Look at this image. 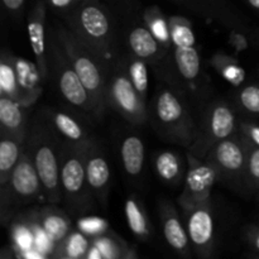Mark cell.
Returning a JSON list of instances; mask_svg holds the SVG:
<instances>
[{
  "label": "cell",
  "mask_w": 259,
  "mask_h": 259,
  "mask_svg": "<svg viewBox=\"0 0 259 259\" xmlns=\"http://www.w3.org/2000/svg\"><path fill=\"white\" fill-rule=\"evenodd\" d=\"M111 100L116 108L133 121L144 120V108L142 96L134 88L131 77H126L125 73H119L114 77L110 90Z\"/></svg>",
  "instance_id": "1"
},
{
  "label": "cell",
  "mask_w": 259,
  "mask_h": 259,
  "mask_svg": "<svg viewBox=\"0 0 259 259\" xmlns=\"http://www.w3.org/2000/svg\"><path fill=\"white\" fill-rule=\"evenodd\" d=\"M217 181V171L209 164L191 167L186 177V187L182 195V202L187 207H196L204 204Z\"/></svg>",
  "instance_id": "2"
},
{
  "label": "cell",
  "mask_w": 259,
  "mask_h": 259,
  "mask_svg": "<svg viewBox=\"0 0 259 259\" xmlns=\"http://www.w3.org/2000/svg\"><path fill=\"white\" fill-rule=\"evenodd\" d=\"M35 168L39 176L40 184L46 194L52 201H57L60 197V174H58L57 158L50 146H39L34 158Z\"/></svg>",
  "instance_id": "3"
},
{
  "label": "cell",
  "mask_w": 259,
  "mask_h": 259,
  "mask_svg": "<svg viewBox=\"0 0 259 259\" xmlns=\"http://www.w3.org/2000/svg\"><path fill=\"white\" fill-rule=\"evenodd\" d=\"M187 233L197 249H205L214 237V220L209 207L204 204L194 207L187 222Z\"/></svg>",
  "instance_id": "4"
},
{
  "label": "cell",
  "mask_w": 259,
  "mask_h": 259,
  "mask_svg": "<svg viewBox=\"0 0 259 259\" xmlns=\"http://www.w3.org/2000/svg\"><path fill=\"white\" fill-rule=\"evenodd\" d=\"M78 22L82 33L90 40L100 43L108 39L110 33V23L108 15L98 5H85L78 12Z\"/></svg>",
  "instance_id": "5"
},
{
  "label": "cell",
  "mask_w": 259,
  "mask_h": 259,
  "mask_svg": "<svg viewBox=\"0 0 259 259\" xmlns=\"http://www.w3.org/2000/svg\"><path fill=\"white\" fill-rule=\"evenodd\" d=\"M39 182L35 164H32L25 157L18 161L12 172V185L18 196L23 199L33 197L39 191Z\"/></svg>",
  "instance_id": "6"
},
{
  "label": "cell",
  "mask_w": 259,
  "mask_h": 259,
  "mask_svg": "<svg viewBox=\"0 0 259 259\" xmlns=\"http://www.w3.org/2000/svg\"><path fill=\"white\" fill-rule=\"evenodd\" d=\"M71 57H72L73 70L81 78L90 95L95 96V100L98 101L103 91V77L99 67L89 56L83 53L71 52Z\"/></svg>",
  "instance_id": "7"
},
{
  "label": "cell",
  "mask_w": 259,
  "mask_h": 259,
  "mask_svg": "<svg viewBox=\"0 0 259 259\" xmlns=\"http://www.w3.org/2000/svg\"><path fill=\"white\" fill-rule=\"evenodd\" d=\"M28 32H29L33 52L37 60L38 70L42 77H45L47 73V62H46L45 52V8L42 4L37 5L34 12L32 13V18L28 24Z\"/></svg>",
  "instance_id": "8"
},
{
  "label": "cell",
  "mask_w": 259,
  "mask_h": 259,
  "mask_svg": "<svg viewBox=\"0 0 259 259\" xmlns=\"http://www.w3.org/2000/svg\"><path fill=\"white\" fill-rule=\"evenodd\" d=\"M60 89L63 96L73 105L85 109H89L90 106L93 108L89 96L90 93L73 68H66L62 71L60 75Z\"/></svg>",
  "instance_id": "9"
},
{
  "label": "cell",
  "mask_w": 259,
  "mask_h": 259,
  "mask_svg": "<svg viewBox=\"0 0 259 259\" xmlns=\"http://www.w3.org/2000/svg\"><path fill=\"white\" fill-rule=\"evenodd\" d=\"M61 181L68 197H75L83 190L86 181V164L81 157H70L61 171Z\"/></svg>",
  "instance_id": "10"
},
{
  "label": "cell",
  "mask_w": 259,
  "mask_h": 259,
  "mask_svg": "<svg viewBox=\"0 0 259 259\" xmlns=\"http://www.w3.org/2000/svg\"><path fill=\"white\" fill-rule=\"evenodd\" d=\"M215 159L223 169L228 172H239L244 166V153L242 147L229 139H223L215 149Z\"/></svg>",
  "instance_id": "11"
},
{
  "label": "cell",
  "mask_w": 259,
  "mask_h": 259,
  "mask_svg": "<svg viewBox=\"0 0 259 259\" xmlns=\"http://www.w3.org/2000/svg\"><path fill=\"white\" fill-rule=\"evenodd\" d=\"M121 158L125 171L131 176L141 174L144 162L143 142L136 136H131L121 144Z\"/></svg>",
  "instance_id": "12"
},
{
  "label": "cell",
  "mask_w": 259,
  "mask_h": 259,
  "mask_svg": "<svg viewBox=\"0 0 259 259\" xmlns=\"http://www.w3.org/2000/svg\"><path fill=\"white\" fill-rule=\"evenodd\" d=\"M157 116L166 125L177 123L184 118V106L179 99L169 91H163L157 99Z\"/></svg>",
  "instance_id": "13"
},
{
  "label": "cell",
  "mask_w": 259,
  "mask_h": 259,
  "mask_svg": "<svg viewBox=\"0 0 259 259\" xmlns=\"http://www.w3.org/2000/svg\"><path fill=\"white\" fill-rule=\"evenodd\" d=\"M129 46L132 51L141 58H151L158 51V43L153 33L147 28L138 27L129 34Z\"/></svg>",
  "instance_id": "14"
},
{
  "label": "cell",
  "mask_w": 259,
  "mask_h": 259,
  "mask_svg": "<svg viewBox=\"0 0 259 259\" xmlns=\"http://www.w3.org/2000/svg\"><path fill=\"white\" fill-rule=\"evenodd\" d=\"M86 181L96 191H101L110 181V168L103 157L95 156L86 162Z\"/></svg>",
  "instance_id": "15"
},
{
  "label": "cell",
  "mask_w": 259,
  "mask_h": 259,
  "mask_svg": "<svg viewBox=\"0 0 259 259\" xmlns=\"http://www.w3.org/2000/svg\"><path fill=\"white\" fill-rule=\"evenodd\" d=\"M235 126V116L227 105H220L214 109L210 120V132L215 139L228 138Z\"/></svg>",
  "instance_id": "16"
},
{
  "label": "cell",
  "mask_w": 259,
  "mask_h": 259,
  "mask_svg": "<svg viewBox=\"0 0 259 259\" xmlns=\"http://www.w3.org/2000/svg\"><path fill=\"white\" fill-rule=\"evenodd\" d=\"M180 73L187 80H194L200 72V57L197 51L192 47H177L175 52Z\"/></svg>",
  "instance_id": "17"
},
{
  "label": "cell",
  "mask_w": 259,
  "mask_h": 259,
  "mask_svg": "<svg viewBox=\"0 0 259 259\" xmlns=\"http://www.w3.org/2000/svg\"><path fill=\"white\" fill-rule=\"evenodd\" d=\"M163 233L164 237H166L167 243H168L175 250L184 253L185 250L187 249L190 239V238L187 237L189 233H186V230L182 227L180 219L175 214L169 215V217H167L166 220H164Z\"/></svg>",
  "instance_id": "18"
},
{
  "label": "cell",
  "mask_w": 259,
  "mask_h": 259,
  "mask_svg": "<svg viewBox=\"0 0 259 259\" xmlns=\"http://www.w3.org/2000/svg\"><path fill=\"white\" fill-rule=\"evenodd\" d=\"M15 72H17L18 89L19 90H23L29 96L33 93H39L38 81H39L40 76L38 75L37 70H35V67H33V65L23 60H18L17 63H15ZM19 95H18L17 101H19Z\"/></svg>",
  "instance_id": "19"
},
{
  "label": "cell",
  "mask_w": 259,
  "mask_h": 259,
  "mask_svg": "<svg viewBox=\"0 0 259 259\" xmlns=\"http://www.w3.org/2000/svg\"><path fill=\"white\" fill-rule=\"evenodd\" d=\"M19 161V146L12 139H3L0 143V174L2 184L5 185L7 179L12 174Z\"/></svg>",
  "instance_id": "20"
},
{
  "label": "cell",
  "mask_w": 259,
  "mask_h": 259,
  "mask_svg": "<svg viewBox=\"0 0 259 259\" xmlns=\"http://www.w3.org/2000/svg\"><path fill=\"white\" fill-rule=\"evenodd\" d=\"M0 121L9 131H17L22 126L23 114L14 99L3 94L0 99Z\"/></svg>",
  "instance_id": "21"
},
{
  "label": "cell",
  "mask_w": 259,
  "mask_h": 259,
  "mask_svg": "<svg viewBox=\"0 0 259 259\" xmlns=\"http://www.w3.org/2000/svg\"><path fill=\"white\" fill-rule=\"evenodd\" d=\"M156 169L158 176L167 182H172L180 176L181 163L174 152H162L156 161Z\"/></svg>",
  "instance_id": "22"
},
{
  "label": "cell",
  "mask_w": 259,
  "mask_h": 259,
  "mask_svg": "<svg viewBox=\"0 0 259 259\" xmlns=\"http://www.w3.org/2000/svg\"><path fill=\"white\" fill-rule=\"evenodd\" d=\"M43 229L53 243H61L68 234V222L57 212H48L43 218Z\"/></svg>",
  "instance_id": "23"
},
{
  "label": "cell",
  "mask_w": 259,
  "mask_h": 259,
  "mask_svg": "<svg viewBox=\"0 0 259 259\" xmlns=\"http://www.w3.org/2000/svg\"><path fill=\"white\" fill-rule=\"evenodd\" d=\"M125 215L129 228L134 234L138 235V237H146L148 234V228H147V222L143 211L133 199H129L125 202Z\"/></svg>",
  "instance_id": "24"
},
{
  "label": "cell",
  "mask_w": 259,
  "mask_h": 259,
  "mask_svg": "<svg viewBox=\"0 0 259 259\" xmlns=\"http://www.w3.org/2000/svg\"><path fill=\"white\" fill-rule=\"evenodd\" d=\"M0 86H2L3 93H7L10 98L18 100L19 89H18L17 72L13 66L5 62L0 65Z\"/></svg>",
  "instance_id": "25"
},
{
  "label": "cell",
  "mask_w": 259,
  "mask_h": 259,
  "mask_svg": "<svg viewBox=\"0 0 259 259\" xmlns=\"http://www.w3.org/2000/svg\"><path fill=\"white\" fill-rule=\"evenodd\" d=\"M55 123L58 131L71 141H81L83 138L82 129L71 116L66 114H57L55 116Z\"/></svg>",
  "instance_id": "26"
},
{
  "label": "cell",
  "mask_w": 259,
  "mask_h": 259,
  "mask_svg": "<svg viewBox=\"0 0 259 259\" xmlns=\"http://www.w3.org/2000/svg\"><path fill=\"white\" fill-rule=\"evenodd\" d=\"M129 75L133 82L134 88L139 93L142 98H144L148 89V73H147V67L142 61H134L129 67Z\"/></svg>",
  "instance_id": "27"
},
{
  "label": "cell",
  "mask_w": 259,
  "mask_h": 259,
  "mask_svg": "<svg viewBox=\"0 0 259 259\" xmlns=\"http://www.w3.org/2000/svg\"><path fill=\"white\" fill-rule=\"evenodd\" d=\"M89 242L80 233H72L65 242V255L67 258H81L86 254Z\"/></svg>",
  "instance_id": "28"
},
{
  "label": "cell",
  "mask_w": 259,
  "mask_h": 259,
  "mask_svg": "<svg viewBox=\"0 0 259 259\" xmlns=\"http://www.w3.org/2000/svg\"><path fill=\"white\" fill-rule=\"evenodd\" d=\"M171 34L177 47H192L195 45V35L189 25L175 24L171 29Z\"/></svg>",
  "instance_id": "29"
},
{
  "label": "cell",
  "mask_w": 259,
  "mask_h": 259,
  "mask_svg": "<svg viewBox=\"0 0 259 259\" xmlns=\"http://www.w3.org/2000/svg\"><path fill=\"white\" fill-rule=\"evenodd\" d=\"M240 103L250 113L259 114V86H247L240 93Z\"/></svg>",
  "instance_id": "30"
},
{
  "label": "cell",
  "mask_w": 259,
  "mask_h": 259,
  "mask_svg": "<svg viewBox=\"0 0 259 259\" xmlns=\"http://www.w3.org/2000/svg\"><path fill=\"white\" fill-rule=\"evenodd\" d=\"M52 239L48 237L47 233L45 232V229H37L34 233V247L37 252H39L40 254H47L48 252L52 250Z\"/></svg>",
  "instance_id": "31"
},
{
  "label": "cell",
  "mask_w": 259,
  "mask_h": 259,
  "mask_svg": "<svg viewBox=\"0 0 259 259\" xmlns=\"http://www.w3.org/2000/svg\"><path fill=\"white\" fill-rule=\"evenodd\" d=\"M78 227L82 232L88 233V234H98L105 229V223L99 218H90V219L81 220L78 223Z\"/></svg>",
  "instance_id": "32"
},
{
  "label": "cell",
  "mask_w": 259,
  "mask_h": 259,
  "mask_svg": "<svg viewBox=\"0 0 259 259\" xmlns=\"http://www.w3.org/2000/svg\"><path fill=\"white\" fill-rule=\"evenodd\" d=\"M15 240L22 250H29L34 245V235L25 228H19L15 232Z\"/></svg>",
  "instance_id": "33"
},
{
  "label": "cell",
  "mask_w": 259,
  "mask_h": 259,
  "mask_svg": "<svg viewBox=\"0 0 259 259\" xmlns=\"http://www.w3.org/2000/svg\"><path fill=\"white\" fill-rule=\"evenodd\" d=\"M95 247L100 250L103 258H115L118 257V249L108 238H101L95 242Z\"/></svg>",
  "instance_id": "34"
},
{
  "label": "cell",
  "mask_w": 259,
  "mask_h": 259,
  "mask_svg": "<svg viewBox=\"0 0 259 259\" xmlns=\"http://www.w3.org/2000/svg\"><path fill=\"white\" fill-rule=\"evenodd\" d=\"M248 171L252 180L259 184V147L250 152L248 158Z\"/></svg>",
  "instance_id": "35"
},
{
  "label": "cell",
  "mask_w": 259,
  "mask_h": 259,
  "mask_svg": "<svg viewBox=\"0 0 259 259\" xmlns=\"http://www.w3.org/2000/svg\"><path fill=\"white\" fill-rule=\"evenodd\" d=\"M248 134H249V138L254 142L255 144L259 147V126L258 125H249L248 126Z\"/></svg>",
  "instance_id": "36"
},
{
  "label": "cell",
  "mask_w": 259,
  "mask_h": 259,
  "mask_svg": "<svg viewBox=\"0 0 259 259\" xmlns=\"http://www.w3.org/2000/svg\"><path fill=\"white\" fill-rule=\"evenodd\" d=\"M3 2H4L5 7H7L8 9L17 10L22 7L23 3H24V0H3Z\"/></svg>",
  "instance_id": "37"
},
{
  "label": "cell",
  "mask_w": 259,
  "mask_h": 259,
  "mask_svg": "<svg viewBox=\"0 0 259 259\" xmlns=\"http://www.w3.org/2000/svg\"><path fill=\"white\" fill-rule=\"evenodd\" d=\"M153 30H154V34H156V37H161V38H163V39L166 38V32H164L163 23H161V20H158L157 23H154Z\"/></svg>",
  "instance_id": "38"
},
{
  "label": "cell",
  "mask_w": 259,
  "mask_h": 259,
  "mask_svg": "<svg viewBox=\"0 0 259 259\" xmlns=\"http://www.w3.org/2000/svg\"><path fill=\"white\" fill-rule=\"evenodd\" d=\"M51 3H52L55 7L63 8V7H67V5H70L71 3H72V0H51Z\"/></svg>",
  "instance_id": "39"
},
{
  "label": "cell",
  "mask_w": 259,
  "mask_h": 259,
  "mask_svg": "<svg viewBox=\"0 0 259 259\" xmlns=\"http://www.w3.org/2000/svg\"><path fill=\"white\" fill-rule=\"evenodd\" d=\"M88 257H89V258H96V259H100V258H103V255H101L100 250H99L98 248H96L95 245H94L93 249H91L90 252H89Z\"/></svg>",
  "instance_id": "40"
},
{
  "label": "cell",
  "mask_w": 259,
  "mask_h": 259,
  "mask_svg": "<svg viewBox=\"0 0 259 259\" xmlns=\"http://www.w3.org/2000/svg\"><path fill=\"white\" fill-rule=\"evenodd\" d=\"M253 244L257 248V250H259V233H257V234L254 235V238H253Z\"/></svg>",
  "instance_id": "41"
},
{
  "label": "cell",
  "mask_w": 259,
  "mask_h": 259,
  "mask_svg": "<svg viewBox=\"0 0 259 259\" xmlns=\"http://www.w3.org/2000/svg\"><path fill=\"white\" fill-rule=\"evenodd\" d=\"M249 2V4L252 5L253 8H255V9H259V0H248Z\"/></svg>",
  "instance_id": "42"
}]
</instances>
